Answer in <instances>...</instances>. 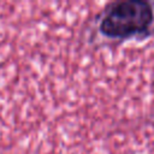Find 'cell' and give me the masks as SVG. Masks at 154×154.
I'll use <instances>...</instances> for the list:
<instances>
[{
  "instance_id": "cell-1",
  "label": "cell",
  "mask_w": 154,
  "mask_h": 154,
  "mask_svg": "<svg viewBox=\"0 0 154 154\" xmlns=\"http://www.w3.org/2000/svg\"><path fill=\"white\" fill-rule=\"evenodd\" d=\"M99 32L112 40L144 38L154 34V2L120 0L105 7L99 20Z\"/></svg>"
}]
</instances>
